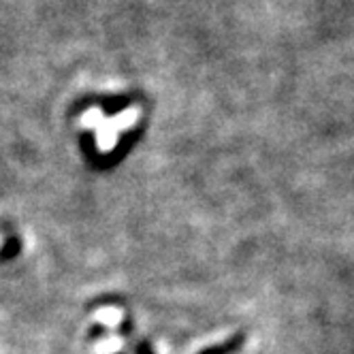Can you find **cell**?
<instances>
[{"mask_svg":"<svg viewBox=\"0 0 354 354\" xmlns=\"http://www.w3.org/2000/svg\"><path fill=\"white\" fill-rule=\"evenodd\" d=\"M0 245H3V237H0Z\"/></svg>","mask_w":354,"mask_h":354,"instance_id":"obj_2","label":"cell"},{"mask_svg":"<svg viewBox=\"0 0 354 354\" xmlns=\"http://www.w3.org/2000/svg\"><path fill=\"white\" fill-rule=\"evenodd\" d=\"M139 120V107H129L124 113H120L118 118H111V120H100L98 122V147L103 151H109L113 147V143L118 141V135L126 129H131V126Z\"/></svg>","mask_w":354,"mask_h":354,"instance_id":"obj_1","label":"cell"}]
</instances>
